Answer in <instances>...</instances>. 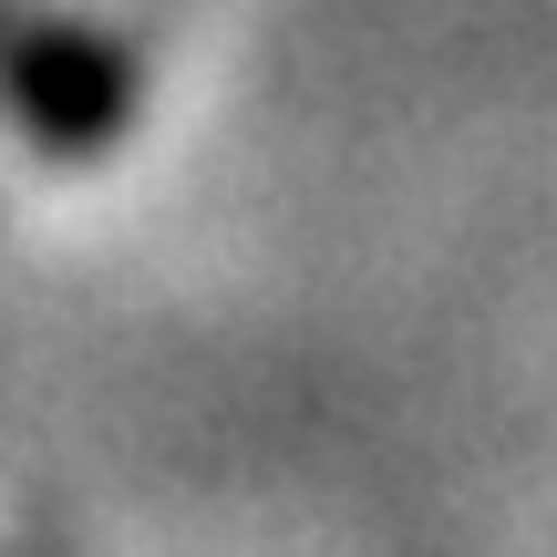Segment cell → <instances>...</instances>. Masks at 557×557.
<instances>
[{
	"mask_svg": "<svg viewBox=\"0 0 557 557\" xmlns=\"http://www.w3.org/2000/svg\"><path fill=\"white\" fill-rule=\"evenodd\" d=\"M0 103L32 145L52 156H94L135 124V52L94 21H32L0 52Z\"/></svg>",
	"mask_w": 557,
	"mask_h": 557,
	"instance_id": "obj_1",
	"label": "cell"
}]
</instances>
